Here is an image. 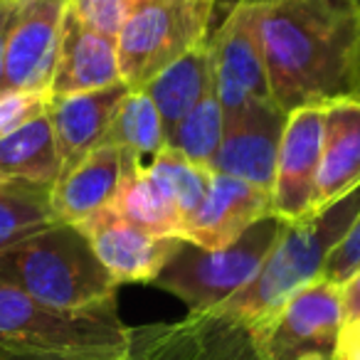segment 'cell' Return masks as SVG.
Wrapping results in <instances>:
<instances>
[{
    "label": "cell",
    "instance_id": "cell-1",
    "mask_svg": "<svg viewBox=\"0 0 360 360\" xmlns=\"http://www.w3.org/2000/svg\"><path fill=\"white\" fill-rule=\"evenodd\" d=\"M271 99L286 114L360 89V0H257Z\"/></svg>",
    "mask_w": 360,
    "mask_h": 360
},
{
    "label": "cell",
    "instance_id": "cell-2",
    "mask_svg": "<svg viewBox=\"0 0 360 360\" xmlns=\"http://www.w3.org/2000/svg\"><path fill=\"white\" fill-rule=\"evenodd\" d=\"M126 350L116 299L57 309L0 281V360H114Z\"/></svg>",
    "mask_w": 360,
    "mask_h": 360
},
{
    "label": "cell",
    "instance_id": "cell-3",
    "mask_svg": "<svg viewBox=\"0 0 360 360\" xmlns=\"http://www.w3.org/2000/svg\"><path fill=\"white\" fill-rule=\"evenodd\" d=\"M0 281L57 309L104 304L119 289L79 225L62 220L0 252Z\"/></svg>",
    "mask_w": 360,
    "mask_h": 360
},
{
    "label": "cell",
    "instance_id": "cell-4",
    "mask_svg": "<svg viewBox=\"0 0 360 360\" xmlns=\"http://www.w3.org/2000/svg\"><path fill=\"white\" fill-rule=\"evenodd\" d=\"M360 215V188L326 210L286 225L284 235L247 286L222 301V306L250 321H266L301 289L321 279L330 252L343 242Z\"/></svg>",
    "mask_w": 360,
    "mask_h": 360
},
{
    "label": "cell",
    "instance_id": "cell-5",
    "mask_svg": "<svg viewBox=\"0 0 360 360\" xmlns=\"http://www.w3.org/2000/svg\"><path fill=\"white\" fill-rule=\"evenodd\" d=\"M284 230L286 222L269 215L222 250L180 240L153 286L183 299L191 311L212 309L255 279Z\"/></svg>",
    "mask_w": 360,
    "mask_h": 360
},
{
    "label": "cell",
    "instance_id": "cell-6",
    "mask_svg": "<svg viewBox=\"0 0 360 360\" xmlns=\"http://www.w3.org/2000/svg\"><path fill=\"white\" fill-rule=\"evenodd\" d=\"M217 0H134L116 37L121 82L146 89L165 67L202 45Z\"/></svg>",
    "mask_w": 360,
    "mask_h": 360
},
{
    "label": "cell",
    "instance_id": "cell-7",
    "mask_svg": "<svg viewBox=\"0 0 360 360\" xmlns=\"http://www.w3.org/2000/svg\"><path fill=\"white\" fill-rule=\"evenodd\" d=\"M264 321H250L222 304L191 311L175 323L129 328L134 360H264Z\"/></svg>",
    "mask_w": 360,
    "mask_h": 360
},
{
    "label": "cell",
    "instance_id": "cell-8",
    "mask_svg": "<svg viewBox=\"0 0 360 360\" xmlns=\"http://www.w3.org/2000/svg\"><path fill=\"white\" fill-rule=\"evenodd\" d=\"M343 323L340 286L314 281L264 321V360H335Z\"/></svg>",
    "mask_w": 360,
    "mask_h": 360
},
{
    "label": "cell",
    "instance_id": "cell-9",
    "mask_svg": "<svg viewBox=\"0 0 360 360\" xmlns=\"http://www.w3.org/2000/svg\"><path fill=\"white\" fill-rule=\"evenodd\" d=\"M212 84L225 111L237 116L255 101H274L257 22V0H237L210 42Z\"/></svg>",
    "mask_w": 360,
    "mask_h": 360
},
{
    "label": "cell",
    "instance_id": "cell-10",
    "mask_svg": "<svg viewBox=\"0 0 360 360\" xmlns=\"http://www.w3.org/2000/svg\"><path fill=\"white\" fill-rule=\"evenodd\" d=\"M326 104L299 106L286 114L271 186V215L294 225L314 215L316 180L323 153Z\"/></svg>",
    "mask_w": 360,
    "mask_h": 360
},
{
    "label": "cell",
    "instance_id": "cell-11",
    "mask_svg": "<svg viewBox=\"0 0 360 360\" xmlns=\"http://www.w3.org/2000/svg\"><path fill=\"white\" fill-rule=\"evenodd\" d=\"M67 0H20L0 75V94L47 91L60 50Z\"/></svg>",
    "mask_w": 360,
    "mask_h": 360
},
{
    "label": "cell",
    "instance_id": "cell-12",
    "mask_svg": "<svg viewBox=\"0 0 360 360\" xmlns=\"http://www.w3.org/2000/svg\"><path fill=\"white\" fill-rule=\"evenodd\" d=\"M286 126V111L274 101H255L227 119L225 139L212 158L210 170L240 178L271 193L279 160V146Z\"/></svg>",
    "mask_w": 360,
    "mask_h": 360
},
{
    "label": "cell",
    "instance_id": "cell-13",
    "mask_svg": "<svg viewBox=\"0 0 360 360\" xmlns=\"http://www.w3.org/2000/svg\"><path fill=\"white\" fill-rule=\"evenodd\" d=\"M79 230L89 237L96 257L119 284H153L180 242V237L139 230L111 207L82 220Z\"/></svg>",
    "mask_w": 360,
    "mask_h": 360
},
{
    "label": "cell",
    "instance_id": "cell-14",
    "mask_svg": "<svg viewBox=\"0 0 360 360\" xmlns=\"http://www.w3.org/2000/svg\"><path fill=\"white\" fill-rule=\"evenodd\" d=\"M269 215L271 193L212 170L205 200L200 202L180 240L205 250H222Z\"/></svg>",
    "mask_w": 360,
    "mask_h": 360
},
{
    "label": "cell",
    "instance_id": "cell-15",
    "mask_svg": "<svg viewBox=\"0 0 360 360\" xmlns=\"http://www.w3.org/2000/svg\"><path fill=\"white\" fill-rule=\"evenodd\" d=\"M119 82L121 70L116 40L91 30L67 6L62 18L60 50H57L50 96L60 99V96L84 94V91L104 89Z\"/></svg>",
    "mask_w": 360,
    "mask_h": 360
},
{
    "label": "cell",
    "instance_id": "cell-16",
    "mask_svg": "<svg viewBox=\"0 0 360 360\" xmlns=\"http://www.w3.org/2000/svg\"><path fill=\"white\" fill-rule=\"evenodd\" d=\"M129 91V86L119 82V84L104 86V89L60 96V99L50 101L47 116H50L57 160H60L57 180L65 178L75 165L82 163L86 153L104 143L111 119Z\"/></svg>",
    "mask_w": 360,
    "mask_h": 360
},
{
    "label": "cell",
    "instance_id": "cell-17",
    "mask_svg": "<svg viewBox=\"0 0 360 360\" xmlns=\"http://www.w3.org/2000/svg\"><path fill=\"white\" fill-rule=\"evenodd\" d=\"M355 188H360V96H343L326 104L314 215Z\"/></svg>",
    "mask_w": 360,
    "mask_h": 360
},
{
    "label": "cell",
    "instance_id": "cell-18",
    "mask_svg": "<svg viewBox=\"0 0 360 360\" xmlns=\"http://www.w3.org/2000/svg\"><path fill=\"white\" fill-rule=\"evenodd\" d=\"M124 170V150L111 143L96 146L52 186V207L62 222L79 225L111 205Z\"/></svg>",
    "mask_w": 360,
    "mask_h": 360
},
{
    "label": "cell",
    "instance_id": "cell-19",
    "mask_svg": "<svg viewBox=\"0 0 360 360\" xmlns=\"http://www.w3.org/2000/svg\"><path fill=\"white\" fill-rule=\"evenodd\" d=\"M111 210L121 215L126 222L150 235L158 237H180L183 222L165 193L158 188L148 168L136 163L124 153V170H121L119 188L111 200Z\"/></svg>",
    "mask_w": 360,
    "mask_h": 360
},
{
    "label": "cell",
    "instance_id": "cell-20",
    "mask_svg": "<svg viewBox=\"0 0 360 360\" xmlns=\"http://www.w3.org/2000/svg\"><path fill=\"white\" fill-rule=\"evenodd\" d=\"M212 89V62L210 45L202 42L186 57H180L170 67H165L158 77L146 84V94L158 109L163 119L165 134L178 124L207 91Z\"/></svg>",
    "mask_w": 360,
    "mask_h": 360
},
{
    "label": "cell",
    "instance_id": "cell-21",
    "mask_svg": "<svg viewBox=\"0 0 360 360\" xmlns=\"http://www.w3.org/2000/svg\"><path fill=\"white\" fill-rule=\"evenodd\" d=\"M60 175L50 116L42 114L0 139V183L30 180L55 186Z\"/></svg>",
    "mask_w": 360,
    "mask_h": 360
},
{
    "label": "cell",
    "instance_id": "cell-22",
    "mask_svg": "<svg viewBox=\"0 0 360 360\" xmlns=\"http://www.w3.org/2000/svg\"><path fill=\"white\" fill-rule=\"evenodd\" d=\"M60 222L52 207V186L11 180L0 183V252L45 232Z\"/></svg>",
    "mask_w": 360,
    "mask_h": 360
},
{
    "label": "cell",
    "instance_id": "cell-23",
    "mask_svg": "<svg viewBox=\"0 0 360 360\" xmlns=\"http://www.w3.org/2000/svg\"><path fill=\"white\" fill-rule=\"evenodd\" d=\"M104 143L121 148L126 155L148 168L150 160L165 148V126L150 96L141 91H129L116 109Z\"/></svg>",
    "mask_w": 360,
    "mask_h": 360
},
{
    "label": "cell",
    "instance_id": "cell-24",
    "mask_svg": "<svg viewBox=\"0 0 360 360\" xmlns=\"http://www.w3.org/2000/svg\"><path fill=\"white\" fill-rule=\"evenodd\" d=\"M148 173L153 175L158 188L165 193L170 205H173L175 212L180 215L183 232H186L188 222L193 220V215L198 212L200 202L205 200L212 170L207 168V165H200V163H195V160L186 158V155L178 153V150L170 148V146H165V148L150 160Z\"/></svg>",
    "mask_w": 360,
    "mask_h": 360
},
{
    "label": "cell",
    "instance_id": "cell-25",
    "mask_svg": "<svg viewBox=\"0 0 360 360\" xmlns=\"http://www.w3.org/2000/svg\"><path fill=\"white\" fill-rule=\"evenodd\" d=\"M225 111L215 94V84H212V89L165 134V146L210 168L212 158L225 139Z\"/></svg>",
    "mask_w": 360,
    "mask_h": 360
},
{
    "label": "cell",
    "instance_id": "cell-26",
    "mask_svg": "<svg viewBox=\"0 0 360 360\" xmlns=\"http://www.w3.org/2000/svg\"><path fill=\"white\" fill-rule=\"evenodd\" d=\"M134 0H67L70 11L91 30L106 37H119Z\"/></svg>",
    "mask_w": 360,
    "mask_h": 360
},
{
    "label": "cell",
    "instance_id": "cell-27",
    "mask_svg": "<svg viewBox=\"0 0 360 360\" xmlns=\"http://www.w3.org/2000/svg\"><path fill=\"white\" fill-rule=\"evenodd\" d=\"M52 96L47 91H11V94H0V139L27 121L47 114Z\"/></svg>",
    "mask_w": 360,
    "mask_h": 360
},
{
    "label": "cell",
    "instance_id": "cell-28",
    "mask_svg": "<svg viewBox=\"0 0 360 360\" xmlns=\"http://www.w3.org/2000/svg\"><path fill=\"white\" fill-rule=\"evenodd\" d=\"M358 269H360V215L355 217L353 227H350L348 235L343 237V242L330 252L321 279L340 286L353 271H358Z\"/></svg>",
    "mask_w": 360,
    "mask_h": 360
},
{
    "label": "cell",
    "instance_id": "cell-29",
    "mask_svg": "<svg viewBox=\"0 0 360 360\" xmlns=\"http://www.w3.org/2000/svg\"><path fill=\"white\" fill-rule=\"evenodd\" d=\"M340 304H343L345 323L360 321V269L353 271V274L340 284Z\"/></svg>",
    "mask_w": 360,
    "mask_h": 360
},
{
    "label": "cell",
    "instance_id": "cell-30",
    "mask_svg": "<svg viewBox=\"0 0 360 360\" xmlns=\"http://www.w3.org/2000/svg\"><path fill=\"white\" fill-rule=\"evenodd\" d=\"M335 360H360V321H350L343 323L338 338V350H335Z\"/></svg>",
    "mask_w": 360,
    "mask_h": 360
},
{
    "label": "cell",
    "instance_id": "cell-31",
    "mask_svg": "<svg viewBox=\"0 0 360 360\" xmlns=\"http://www.w3.org/2000/svg\"><path fill=\"white\" fill-rule=\"evenodd\" d=\"M20 0H0V75H3V60H6V45L11 27L15 22V13Z\"/></svg>",
    "mask_w": 360,
    "mask_h": 360
},
{
    "label": "cell",
    "instance_id": "cell-32",
    "mask_svg": "<svg viewBox=\"0 0 360 360\" xmlns=\"http://www.w3.org/2000/svg\"><path fill=\"white\" fill-rule=\"evenodd\" d=\"M114 360H134V358H131V355H129V350H126L124 355H119V358H114Z\"/></svg>",
    "mask_w": 360,
    "mask_h": 360
},
{
    "label": "cell",
    "instance_id": "cell-33",
    "mask_svg": "<svg viewBox=\"0 0 360 360\" xmlns=\"http://www.w3.org/2000/svg\"><path fill=\"white\" fill-rule=\"evenodd\" d=\"M358 96H360V89H358Z\"/></svg>",
    "mask_w": 360,
    "mask_h": 360
}]
</instances>
